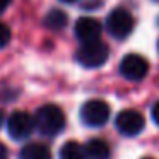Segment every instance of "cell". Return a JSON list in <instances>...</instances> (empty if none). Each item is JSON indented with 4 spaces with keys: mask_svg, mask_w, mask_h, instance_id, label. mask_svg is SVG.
<instances>
[{
    "mask_svg": "<svg viewBox=\"0 0 159 159\" xmlns=\"http://www.w3.org/2000/svg\"><path fill=\"white\" fill-rule=\"evenodd\" d=\"M19 159H52V152L45 144L31 142V144H26L21 149Z\"/></svg>",
    "mask_w": 159,
    "mask_h": 159,
    "instance_id": "9c48e42d",
    "label": "cell"
},
{
    "mask_svg": "<svg viewBox=\"0 0 159 159\" xmlns=\"http://www.w3.org/2000/svg\"><path fill=\"white\" fill-rule=\"evenodd\" d=\"M144 159H152V157H144Z\"/></svg>",
    "mask_w": 159,
    "mask_h": 159,
    "instance_id": "ffe728a7",
    "label": "cell"
},
{
    "mask_svg": "<svg viewBox=\"0 0 159 159\" xmlns=\"http://www.w3.org/2000/svg\"><path fill=\"white\" fill-rule=\"evenodd\" d=\"M157 50H159V41H157Z\"/></svg>",
    "mask_w": 159,
    "mask_h": 159,
    "instance_id": "d6986e66",
    "label": "cell"
},
{
    "mask_svg": "<svg viewBox=\"0 0 159 159\" xmlns=\"http://www.w3.org/2000/svg\"><path fill=\"white\" fill-rule=\"evenodd\" d=\"M110 118V106L103 99H89L80 108V120L87 127H103Z\"/></svg>",
    "mask_w": 159,
    "mask_h": 159,
    "instance_id": "277c9868",
    "label": "cell"
},
{
    "mask_svg": "<svg viewBox=\"0 0 159 159\" xmlns=\"http://www.w3.org/2000/svg\"><path fill=\"white\" fill-rule=\"evenodd\" d=\"M34 128L43 135H57L65 127V115L57 104H43L34 116Z\"/></svg>",
    "mask_w": 159,
    "mask_h": 159,
    "instance_id": "6da1fadb",
    "label": "cell"
},
{
    "mask_svg": "<svg viewBox=\"0 0 159 159\" xmlns=\"http://www.w3.org/2000/svg\"><path fill=\"white\" fill-rule=\"evenodd\" d=\"M156 2H159V0H156Z\"/></svg>",
    "mask_w": 159,
    "mask_h": 159,
    "instance_id": "44dd1931",
    "label": "cell"
},
{
    "mask_svg": "<svg viewBox=\"0 0 159 159\" xmlns=\"http://www.w3.org/2000/svg\"><path fill=\"white\" fill-rule=\"evenodd\" d=\"M149 72V62L142 55L128 53L120 63V74L128 80H142Z\"/></svg>",
    "mask_w": 159,
    "mask_h": 159,
    "instance_id": "8992f818",
    "label": "cell"
},
{
    "mask_svg": "<svg viewBox=\"0 0 159 159\" xmlns=\"http://www.w3.org/2000/svg\"><path fill=\"white\" fill-rule=\"evenodd\" d=\"M152 118H154V121L159 125V101L152 106Z\"/></svg>",
    "mask_w": 159,
    "mask_h": 159,
    "instance_id": "5bb4252c",
    "label": "cell"
},
{
    "mask_svg": "<svg viewBox=\"0 0 159 159\" xmlns=\"http://www.w3.org/2000/svg\"><path fill=\"white\" fill-rule=\"evenodd\" d=\"M9 4H11V0H0V14L5 11V7H7Z\"/></svg>",
    "mask_w": 159,
    "mask_h": 159,
    "instance_id": "2e32d148",
    "label": "cell"
},
{
    "mask_svg": "<svg viewBox=\"0 0 159 159\" xmlns=\"http://www.w3.org/2000/svg\"><path fill=\"white\" fill-rule=\"evenodd\" d=\"M34 130V118L26 111H14L7 120V132L14 140H24Z\"/></svg>",
    "mask_w": 159,
    "mask_h": 159,
    "instance_id": "5b68a950",
    "label": "cell"
},
{
    "mask_svg": "<svg viewBox=\"0 0 159 159\" xmlns=\"http://www.w3.org/2000/svg\"><path fill=\"white\" fill-rule=\"evenodd\" d=\"M110 57V48L103 41L84 43L77 52V62L86 69H98L101 67Z\"/></svg>",
    "mask_w": 159,
    "mask_h": 159,
    "instance_id": "7a4b0ae2",
    "label": "cell"
},
{
    "mask_svg": "<svg viewBox=\"0 0 159 159\" xmlns=\"http://www.w3.org/2000/svg\"><path fill=\"white\" fill-rule=\"evenodd\" d=\"M0 159H9V151L2 142H0Z\"/></svg>",
    "mask_w": 159,
    "mask_h": 159,
    "instance_id": "9a60e30c",
    "label": "cell"
},
{
    "mask_svg": "<svg viewBox=\"0 0 159 159\" xmlns=\"http://www.w3.org/2000/svg\"><path fill=\"white\" fill-rule=\"evenodd\" d=\"M115 125H116L120 134L132 137V135H137L142 132V128H144V125H145V120L139 111L123 110V111L118 113L116 120H115Z\"/></svg>",
    "mask_w": 159,
    "mask_h": 159,
    "instance_id": "52a82bcc",
    "label": "cell"
},
{
    "mask_svg": "<svg viewBox=\"0 0 159 159\" xmlns=\"http://www.w3.org/2000/svg\"><path fill=\"white\" fill-rule=\"evenodd\" d=\"M135 26V19L125 7H116L106 19V31L116 39H125Z\"/></svg>",
    "mask_w": 159,
    "mask_h": 159,
    "instance_id": "3957f363",
    "label": "cell"
},
{
    "mask_svg": "<svg viewBox=\"0 0 159 159\" xmlns=\"http://www.w3.org/2000/svg\"><path fill=\"white\" fill-rule=\"evenodd\" d=\"M74 31H75L77 39L82 41V45H84V43L98 41L101 36V31H103V26L94 17H80L75 22V29Z\"/></svg>",
    "mask_w": 159,
    "mask_h": 159,
    "instance_id": "ba28073f",
    "label": "cell"
},
{
    "mask_svg": "<svg viewBox=\"0 0 159 159\" xmlns=\"http://www.w3.org/2000/svg\"><path fill=\"white\" fill-rule=\"evenodd\" d=\"M60 159H87L86 149L75 140L65 142L63 147L60 149Z\"/></svg>",
    "mask_w": 159,
    "mask_h": 159,
    "instance_id": "7c38bea8",
    "label": "cell"
},
{
    "mask_svg": "<svg viewBox=\"0 0 159 159\" xmlns=\"http://www.w3.org/2000/svg\"><path fill=\"white\" fill-rule=\"evenodd\" d=\"M67 22H69L67 14L63 11H60V9H53V11H50L48 14L45 16V19H43V24H45L48 29H53V31H60V29H63L67 26Z\"/></svg>",
    "mask_w": 159,
    "mask_h": 159,
    "instance_id": "8fae6325",
    "label": "cell"
},
{
    "mask_svg": "<svg viewBox=\"0 0 159 159\" xmlns=\"http://www.w3.org/2000/svg\"><path fill=\"white\" fill-rule=\"evenodd\" d=\"M4 120H5V116H4V111L0 110V127H2V123H4Z\"/></svg>",
    "mask_w": 159,
    "mask_h": 159,
    "instance_id": "e0dca14e",
    "label": "cell"
},
{
    "mask_svg": "<svg viewBox=\"0 0 159 159\" xmlns=\"http://www.w3.org/2000/svg\"><path fill=\"white\" fill-rule=\"evenodd\" d=\"M87 159H108L110 157V145L101 139H91L86 147Z\"/></svg>",
    "mask_w": 159,
    "mask_h": 159,
    "instance_id": "30bf717a",
    "label": "cell"
},
{
    "mask_svg": "<svg viewBox=\"0 0 159 159\" xmlns=\"http://www.w3.org/2000/svg\"><path fill=\"white\" fill-rule=\"evenodd\" d=\"M9 41H11V29H9L7 24L0 22V48L7 46Z\"/></svg>",
    "mask_w": 159,
    "mask_h": 159,
    "instance_id": "4fadbf2b",
    "label": "cell"
},
{
    "mask_svg": "<svg viewBox=\"0 0 159 159\" xmlns=\"http://www.w3.org/2000/svg\"><path fill=\"white\" fill-rule=\"evenodd\" d=\"M62 2H65V4H75V2H79V0H62Z\"/></svg>",
    "mask_w": 159,
    "mask_h": 159,
    "instance_id": "ac0fdd59",
    "label": "cell"
}]
</instances>
